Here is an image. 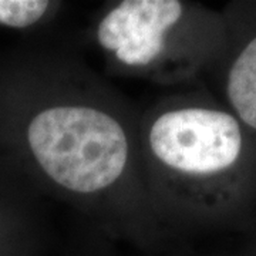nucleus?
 I'll use <instances>...</instances> for the list:
<instances>
[{
  "label": "nucleus",
  "instance_id": "obj_1",
  "mask_svg": "<svg viewBox=\"0 0 256 256\" xmlns=\"http://www.w3.org/2000/svg\"><path fill=\"white\" fill-rule=\"evenodd\" d=\"M140 108L70 53L30 52L0 73V148L36 190L150 256L172 245L141 176Z\"/></svg>",
  "mask_w": 256,
  "mask_h": 256
},
{
  "label": "nucleus",
  "instance_id": "obj_5",
  "mask_svg": "<svg viewBox=\"0 0 256 256\" xmlns=\"http://www.w3.org/2000/svg\"><path fill=\"white\" fill-rule=\"evenodd\" d=\"M42 235L26 208L0 198V256H38Z\"/></svg>",
  "mask_w": 256,
  "mask_h": 256
},
{
  "label": "nucleus",
  "instance_id": "obj_7",
  "mask_svg": "<svg viewBox=\"0 0 256 256\" xmlns=\"http://www.w3.org/2000/svg\"><path fill=\"white\" fill-rule=\"evenodd\" d=\"M73 256H116L114 252H111L110 249H107L102 242H96L94 245H87L82 250L74 254Z\"/></svg>",
  "mask_w": 256,
  "mask_h": 256
},
{
  "label": "nucleus",
  "instance_id": "obj_4",
  "mask_svg": "<svg viewBox=\"0 0 256 256\" xmlns=\"http://www.w3.org/2000/svg\"><path fill=\"white\" fill-rule=\"evenodd\" d=\"M225 92L232 114L244 127L256 131V34L249 37L232 57Z\"/></svg>",
  "mask_w": 256,
  "mask_h": 256
},
{
  "label": "nucleus",
  "instance_id": "obj_6",
  "mask_svg": "<svg viewBox=\"0 0 256 256\" xmlns=\"http://www.w3.org/2000/svg\"><path fill=\"white\" fill-rule=\"evenodd\" d=\"M64 8L57 0H0V28L30 30L52 23Z\"/></svg>",
  "mask_w": 256,
  "mask_h": 256
},
{
  "label": "nucleus",
  "instance_id": "obj_2",
  "mask_svg": "<svg viewBox=\"0 0 256 256\" xmlns=\"http://www.w3.org/2000/svg\"><path fill=\"white\" fill-rule=\"evenodd\" d=\"M245 128L192 94H162L140 111L141 176L156 220L174 238L228 212L246 181Z\"/></svg>",
  "mask_w": 256,
  "mask_h": 256
},
{
  "label": "nucleus",
  "instance_id": "obj_3",
  "mask_svg": "<svg viewBox=\"0 0 256 256\" xmlns=\"http://www.w3.org/2000/svg\"><path fill=\"white\" fill-rule=\"evenodd\" d=\"M212 28L181 0H114L92 18L88 40L114 76L176 86L212 47Z\"/></svg>",
  "mask_w": 256,
  "mask_h": 256
}]
</instances>
